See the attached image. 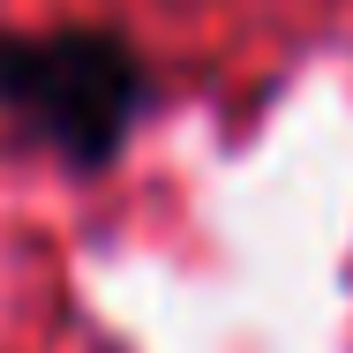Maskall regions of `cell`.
Returning <instances> with one entry per match:
<instances>
[{"instance_id": "1", "label": "cell", "mask_w": 353, "mask_h": 353, "mask_svg": "<svg viewBox=\"0 0 353 353\" xmlns=\"http://www.w3.org/2000/svg\"><path fill=\"white\" fill-rule=\"evenodd\" d=\"M150 105L143 53L105 23H30L0 30V143L105 173Z\"/></svg>"}]
</instances>
